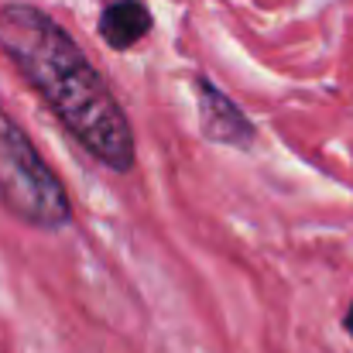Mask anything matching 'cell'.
Listing matches in <instances>:
<instances>
[{
	"label": "cell",
	"mask_w": 353,
	"mask_h": 353,
	"mask_svg": "<svg viewBox=\"0 0 353 353\" xmlns=\"http://www.w3.org/2000/svg\"><path fill=\"white\" fill-rule=\"evenodd\" d=\"M343 330H347V336L353 340V302H350V309H347V316H343Z\"/></svg>",
	"instance_id": "5b68a950"
},
{
	"label": "cell",
	"mask_w": 353,
	"mask_h": 353,
	"mask_svg": "<svg viewBox=\"0 0 353 353\" xmlns=\"http://www.w3.org/2000/svg\"><path fill=\"white\" fill-rule=\"evenodd\" d=\"M192 90H196V107H199V127L213 144H223V148H250L254 144V123L213 79L196 76Z\"/></svg>",
	"instance_id": "3957f363"
},
{
	"label": "cell",
	"mask_w": 353,
	"mask_h": 353,
	"mask_svg": "<svg viewBox=\"0 0 353 353\" xmlns=\"http://www.w3.org/2000/svg\"><path fill=\"white\" fill-rule=\"evenodd\" d=\"M0 52L93 161L117 175L134 168L137 141L123 107L79 41L52 14L24 0L3 3Z\"/></svg>",
	"instance_id": "6da1fadb"
},
{
	"label": "cell",
	"mask_w": 353,
	"mask_h": 353,
	"mask_svg": "<svg viewBox=\"0 0 353 353\" xmlns=\"http://www.w3.org/2000/svg\"><path fill=\"white\" fill-rule=\"evenodd\" d=\"M0 206L17 223L45 234L72 223V199L62 179L7 110H0Z\"/></svg>",
	"instance_id": "7a4b0ae2"
},
{
	"label": "cell",
	"mask_w": 353,
	"mask_h": 353,
	"mask_svg": "<svg viewBox=\"0 0 353 353\" xmlns=\"http://www.w3.org/2000/svg\"><path fill=\"white\" fill-rule=\"evenodd\" d=\"M151 10L144 0H110L100 14V38L114 48L127 52L151 34Z\"/></svg>",
	"instance_id": "277c9868"
}]
</instances>
